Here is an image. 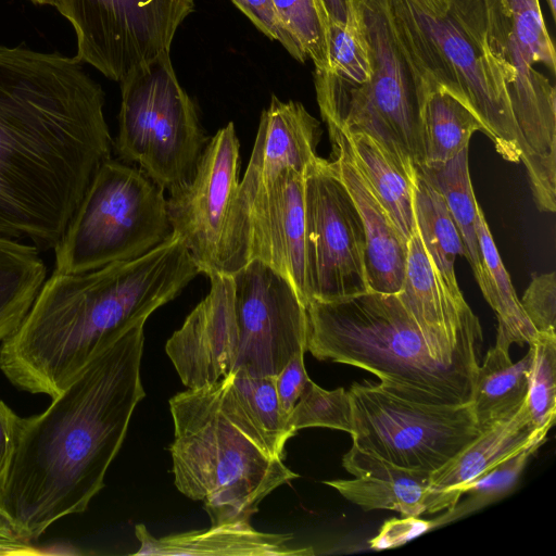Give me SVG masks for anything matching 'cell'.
<instances>
[{
    "label": "cell",
    "mask_w": 556,
    "mask_h": 556,
    "mask_svg": "<svg viewBox=\"0 0 556 556\" xmlns=\"http://www.w3.org/2000/svg\"><path fill=\"white\" fill-rule=\"evenodd\" d=\"M75 56L0 46V236L54 248L112 138Z\"/></svg>",
    "instance_id": "obj_1"
},
{
    "label": "cell",
    "mask_w": 556,
    "mask_h": 556,
    "mask_svg": "<svg viewBox=\"0 0 556 556\" xmlns=\"http://www.w3.org/2000/svg\"><path fill=\"white\" fill-rule=\"evenodd\" d=\"M146 320L101 346L41 414L21 418L0 506L29 541L87 509L146 393Z\"/></svg>",
    "instance_id": "obj_2"
},
{
    "label": "cell",
    "mask_w": 556,
    "mask_h": 556,
    "mask_svg": "<svg viewBox=\"0 0 556 556\" xmlns=\"http://www.w3.org/2000/svg\"><path fill=\"white\" fill-rule=\"evenodd\" d=\"M199 274L174 233L137 258L79 274L54 270L1 341L0 369L16 388L53 399L101 346L147 320Z\"/></svg>",
    "instance_id": "obj_3"
},
{
    "label": "cell",
    "mask_w": 556,
    "mask_h": 556,
    "mask_svg": "<svg viewBox=\"0 0 556 556\" xmlns=\"http://www.w3.org/2000/svg\"><path fill=\"white\" fill-rule=\"evenodd\" d=\"M306 351L365 369L406 400L472 402L479 346L453 345L419 327L397 293L368 290L306 306Z\"/></svg>",
    "instance_id": "obj_4"
},
{
    "label": "cell",
    "mask_w": 556,
    "mask_h": 556,
    "mask_svg": "<svg viewBox=\"0 0 556 556\" xmlns=\"http://www.w3.org/2000/svg\"><path fill=\"white\" fill-rule=\"evenodd\" d=\"M210 281L207 295L165 345L187 389L237 371L275 377L295 353L306 352V307L273 267L252 260Z\"/></svg>",
    "instance_id": "obj_5"
},
{
    "label": "cell",
    "mask_w": 556,
    "mask_h": 556,
    "mask_svg": "<svg viewBox=\"0 0 556 556\" xmlns=\"http://www.w3.org/2000/svg\"><path fill=\"white\" fill-rule=\"evenodd\" d=\"M394 35L426 92L470 109L503 159L521 156L502 68L489 46L484 0H386Z\"/></svg>",
    "instance_id": "obj_6"
},
{
    "label": "cell",
    "mask_w": 556,
    "mask_h": 556,
    "mask_svg": "<svg viewBox=\"0 0 556 556\" xmlns=\"http://www.w3.org/2000/svg\"><path fill=\"white\" fill-rule=\"evenodd\" d=\"M169 409L175 485L204 504L211 525L250 521L270 492L299 478L228 418L217 382L177 393Z\"/></svg>",
    "instance_id": "obj_7"
},
{
    "label": "cell",
    "mask_w": 556,
    "mask_h": 556,
    "mask_svg": "<svg viewBox=\"0 0 556 556\" xmlns=\"http://www.w3.org/2000/svg\"><path fill=\"white\" fill-rule=\"evenodd\" d=\"M489 46L506 84L533 200L556 208V56L540 0H484Z\"/></svg>",
    "instance_id": "obj_8"
},
{
    "label": "cell",
    "mask_w": 556,
    "mask_h": 556,
    "mask_svg": "<svg viewBox=\"0 0 556 556\" xmlns=\"http://www.w3.org/2000/svg\"><path fill=\"white\" fill-rule=\"evenodd\" d=\"M369 47L371 75L348 84L323 71L314 81L323 119L364 132L415 167L424 162L420 111L426 88L404 54L386 0H355Z\"/></svg>",
    "instance_id": "obj_9"
},
{
    "label": "cell",
    "mask_w": 556,
    "mask_h": 556,
    "mask_svg": "<svg viewBox=\"0 0 556 556\" xmlns=\"http://www.w3.org/2000/svg\"><path fill=\"white\" fill-rule=\"evenodd\" d=\"M172 235L164 190L139 167L109 159L53 248L54 270L79 274L137 258Z\"/></svg>",
    "instance_id": "obj_10"
},
{
    "label": "cell",
    "mask_w": 556,
    "mask_h": 556,
    "mask_svg": "<svg viewBox=\"0 0 556 556\" xmlns=\"http://www.w3.org/2000/svg\"><path fill=\"white\" fill-rule=\"evenodd\" d=\"M115 150L169 193L193 178L208 142L194 103L180 86L169 53L121 81Z\"/></svg>",
    "instance_id": "obj_11"
},
{
    "label": "cell",
    "mask_w": 556,
    "mask_h": 556,
    "mask_svg": "<svg viewBox=\"0 0 556 556\" xmlns=\"http://www.w3.org/2000/svg\"><path fill=\"white\" fill-rule=\"evenodd\" d=\"M239 148L230 122L208 139L191 181L167 199L173 233L208 278L232 276L250 262L249 218L239 195Z\"/></svg>",
    "instance_id": "obj_12"
},
{
    "label": "cell",
    "mask_w": 556,
    "mask_h": 556,
    "mask_svg": "<svg viewBox=\"0 0 556 556\" xmlns=\"http://www.w3.org/2000/svg\"><path fill=\"white\" fill-rule=\"evenodd\" d=\"M348 392L353 445L399 467L433 472L481 433L471 403L415 402L368 381Z\"/></svg>",
    "instance_id": "obj_13"
},
{
    "label": "cell",
    "mask_w": 556,
    "mask_h": 556,
    "mask_svg": "<svg viewBox=\"0 0 556 556\" xmlns=\"http://www.w3.org/2000/svg\"><path fill=\"white\" fill-rule=\"evenodd\" d=\"M76 34L75 58L122 81L170 52L176 31L194 11L193 0H58Z\"/></svg>",
    "instance_id": "obj_14"
},
{
    "label": "cell",
    "mask_w": 556,
    "mask_h": 556,
    "mask_svg": "<svg viewBox=\"0 0 556 556\" xmlns=\"http://www.w3.org/2000/svg\"><path fill=\"white\" fill-rule=\"evenodd\" d=\"M304 205L307 304L368 291L362 219L330 161L317 156L307 166Z\"/></svg>",
    "instance_id": "obj_15"
},
{
    "label": "cell",
    "mask_w": 556,
    "mask_h": 556,
    "mask_svg": "<svg viewBox=\"0 0 556 556\" xmlns=\"http://www.w3.org/2000/svg\"><path fill=\"white\" fill-rule=\"evenodd\" d=\"M250 261L282 275L306 307L304 174L282 169L248 205Z\"/></svg>",
    "instance_id": "obj_16"
},
{
    "label": "cell",
    "mask_w": 556,
    "mask_h": 556,
    "mask_svg": "<svg viewBox=\"0 0 556 556\" xmlns=\"http://www.w3.org/2000/svg\"><path fill=\"white\" fill-rule=\"evenodd\" d=\"M332 146L330 161L350 192L365 232V273L369 290L397 293L401 290L408 241L379 202L356 165L346 134L325 119Z\"/></svg>",
    "instance_id": "obj_17"
},
{
    "label": "cell",
    "mask_w": 556,
    "mask_h": 556,
    "mask_svg": "<svg viewBox=\"0 0 556 556\" xmlns=\"http://www.w3.org/2000/svg\"><path fill=\"white\" fill-rule=\"evenodd\" d=\"M319 137V122L302 103L271 97L268 108L262 112L250 162L240 180L239 195L247 213L257 189L282 169L305 173L318 156Z\"/></svg>",
    "instance_id": "obj_18"
},
{
    "label": "cell",
    "mask_w": 556,
    "mask_h": 556,
    "mask_svg": "<svg viewBox=\"0 0 556 556\" xmlns=\"http://www.w3.org/2000/svg\"><path fill=\"white\" fill-rule=\"evenodd\" d=\"M402 303L427 334L453 345L479 346L482 331L465 299L454 298L440 279L421 239L408 240Z\"/></svg>",
    "instance_id": "obj_19"
},
{
    "label": "cell",
    "mask_w": 556,
    "mask_h": 556,
    "mask_svg": "<svg viewBox=\"0 0 556 556\" xmlns=\"http://www.w3.org/2000/svg\"><path fill=\"white\" fill-rule=\"evenodd\" d=\"M547 433L535 430L523 403L513 416L482 431L447 464L431 472L426 513L453 507L467 483L523 448L543 444Z\"/></svg>",
    "instance_id": "obj_20"
},
{
    "label": "cell",
    "mask_w": 556,
    "mask_h": 556,
    "mask_svg": "<svg viewBox=\"0 0 556 556\" xmlns=\"http://www.w3.org/2000/svg\"><path fill=\"white\" fill-rule=\"evenodd\" d=\"M342 465L355 478L324 483L365 511L389 509L402 517L426 513L431 472L399 467L355 445L343 456Z\"/></svg>",
    "instance_id": "obj_21"
},
{
    "label": "cell",
    "mask_w": 556,
    "mask_h": 556,
    "mask_svg": "<svg viewBox=\"0 0 556 556\" xmlns=\"http://www.w3.org/2000/svg\"><path fill=\"white\" fill-rule=\"evenodd\" d=\"M140 547L132 555L153 556H309L312 547H292L290 533L254 529L250 521L211 525L207 529L152 535L144 525L135 527Z\"/></svg>",
    "instance_id": "obj_22"
},
{
    "label": "cell",
    "mask_w": 556,
    "mask_h": 556,
    "mask_svg": "<svg viewBox=\"0 0 556 556\" xmlns=\"http://www.w3.org/2000/svg\"><path fill=\"white\" fill-rule=\"evenodd\" d=\"M228 418L269 456L285 458V445L294 432L283 415L274 376L229 374L217 381Z\"/></svg>",
    "instance_id": "obj_23"
},
{
    "label": "cell",
    "mask_w": 556,
    "mask_h": 556,
    "mask_svg": "<svg viewBox=\"0 0 556 556\" xmlns=\"http://www.w3.org/2000/svg\"><path fill=\"white\" fill-rule=\"evenodd\" d=\"M344 132L361 173L408 241L416 232L413 205L416 167L364 132Z\"/></svg>",
    "instance_id": "obj_24"
},
{
    "label": "cell",
    "mask_w": 556,
    "mask_h": 556,
    "mask_svg": "<svg viewBox=\"0 0 556 556\" xmlns=\"http://www.w3.org/2000/svg\"><path fill=\"white\" fill-rule=\"evenodd\" d=\"M531 352L513 363L509 352L494 345L477 368L472 410L482 432L513 416L525 403Z\"/></svg>",
    "instance_id": "obj_25"
},
{
    "label": "cell",
    "mask_w": 556,
    "mask_h": 556,
    "mask_svg": "<svg viewBox=\"0 0 556 556\" xmlns=\"http://www.w3.org/2000/svg\"><path fill=\"white\" fill-rule=\"evenodd\" d=\"M478 240L481 253V268L476 279L496 314L498 348L509 352L513 343L522 346L536 336V330L527 317L520 300L503 265L481 207L478 211Z\"/></svg>",
    "instance_id": "obj_26"
},
{
    "label": "cell",
    "mask_w": 556,
    "mask_h": 556,
    "mask_svg": "<svg viewBox=\"0 0 556 556\" xmlns=\"http://www.w3.org/2000/svg\"><path fill=\"white\" fill-rule=\"evenodd\" d=\"M413 205L416 230L440 279L454 298L464 299L454 269L456 256H465L463 239L443 197L417 169Z\"/></svg>",
    "instance_id": "obj_27"
},
{
    "label": "cell",
    "mask_w": 556,
    "mask_h": 556,
    "mask_svg": "<svg viewBox=\"0 0 556 556\" xmlns=\"http://www.w3.org/2000/svg\"><path fill=\"white\" fill-rule=\"evenodd\" d=\"M46 275L37 247L0 236V341L23 321Z\"/></svg>",
    "instance_id": "obj_28"
},
{
    "label": "cell",
    "mask_w": 556,
    "mask_h": 556,
    "mask_svg": "<svg viewBox=\"0 0 556 556\" xmlns=\"http://www.w3.org/2000/svg\"><path fill=\"white\" fill-rule=\"evenodd\" d=\"M420 126L421 164L451 160L469 146L475 131L483 132V125L475 113L441 88L427 90L421 104Z\"/></svg>",
    "instance_id": "obj_29"
},
{
    "label": "cell",
    "mask_w": 556,
    "mask_h": 556,
    "mask_svg": "<svg viewBox=\"0 0 556 556\" xmlns=\"http://www.w3.org/2000/svg\"><path fill=\"white\" fill-rule=\"evenodd\" d=\"M469 146L443 163L420 164L416 169L440 192L459 230L465 257L477 276L481 268L478 211L468 165Z\"/></svg>",
    "instance_id": "obj_30"
},
{
    "label": "cell",
    "mask_w": 556,
    "mask_h": 556,
    "mask_svg": "<svg viewBox=\"0 0 556 556\" xmlns=\"http://www.w3.org/2000/svg\"><path fill=\"white\" fill-rule=\"evenodd\" d=\"M327 61L326 68L315 71L348 84H363L370 78L369 47L355 0H351L345 23L328 22Z\"/></svg>",
    "instance_id": "obj_31"
},
{
    "label": "cell",
    "mask_w": 556,
    "mask_h": 556,
    "mask_svg": "<svg viewBox=\"0 0 556 556\" xmlns=\"http://www.w3.org/2000/svg\"><path fill=\"white\" fill-rule=\"evenodd\" d=\"M541 443L530 445L509 456L460 490V497L446 513L432 521L433 528L455 521L496 502L516 485L526 464Z\"/></svg>",
    "instance_id": "obj_32"
},
{
    "label": "cell",
    "mask_w": 556,
    "mask_h": 556,
    "mask_svg": "<svg viewBox=\"0 0 556 556\" xmlns=\"http://www.w3.org/2000/svg\"><path fill=\"white\" fill-rule=\"evenodd\" d=\"M529 350L525 403L535 430L548 432L556 418V332H538Z\"/></svg>",
    "instance_id": "obj_33"
},
{
    "label": "cell",
    "mask_w": 556,
    "mask_h": 556,
    "mask_svg": "<svg viewBox=\"0 0 556 556\" xmlns=\"http://www.w3.org/2000/svg\"><path fill=\"white\" fill-rule=\"evenodd\" d=\"M288 425L296 432L303 428L323 427L352 433V406L343 388L326 390L308 381L288 417Z\"/></svg>",
    "instance_id": "obj_34"
},
{
    "label": "cell",
    "mask_w": 556,
    "mask_h": 556,
    "mask_svg": "<svg viewBox=\"0 0 556 556\" xmlns=\"http://www.w3.org/2000/svg\"><path fill=\"white\" fill-rule=\"evenodd\" d=\"M273 3L315 70L326 68L328 17L320 0H273Z\"/></svg>",
    "instance_id": "obj_35"
},
{
    "label": "cell",
    "mask_w": 556,
    "mask_h": 556,
    "mask_svg": "<svg viewBox=\"0 0 556 556\" xmlns=\"http://www.w3.org/2000/svg\"><path fill=\"white\" fill-rule=\"evenodd\" d=\"M520 303L536 332H556V277L554 271L534 276Z\"/></svg>",
    "instance_id": "obj_36"
},
{
    "label": "cell",
    "mask_w": 556,
    "mask_h": 556,
    "mask_svg": "<svg viewBox=\"0 0 556 556\" xmlns=\"http://www.w3.org/2000/svg\"><path fill=\"white\" fill-rule=\"evenodd\" d=\"M236 7L269 39L278 41L296 61L307 56L278 14L273 0H239Z\"/></svg>",
    "instance_id": "obj_37"
},
{
    "label": "cell",
    "mask_w": 556,
    "mask_h": 556,
    "mask_svg": "<svg viewBox=\"0 0 556 556\" xmlns=\"http://www.w3.org/2000/svg\"><path fill=\"white\" fill-rule=\"evenodd\" d=\"M304 351L295 353L275 376L278 401L287 420L311 380L304 366Z\"/></svg>",
    "instance_id": "obj_38"
},
{
    "label": "cell",
    "mask_w": 556,
    "mask_h": 556,
    "mask_svg": "<svg viewBox=\"0 0 556 556\" xmlns=\"http://www.w3.org/2000/svg\"><path fill=\"white\" fill-rule=\"evenodd\" d=\"M389 522L397 530L395 531L387 522L381 528L378 536L370 541L372 548H388L413 539L414 536L433 528L432 521L419 520L417 517H403V519H392Z\"/></svg>",
    "instance_id": "obj_39"
},
{
    "label": "cell",
    "mask_w": 556,
    "mask_h": 556,
    "mask_svg": "<svg viewBox=\"0 0 556 556\" xmlns=\"http://www.w3.org/2000/svg\"><path fill=\"white\" fill-rule=\"evenodd\" d=\"M20 419L21 417L0 400V493L14 456Z\"/></svg>",
    "instance_id": "obj_40"
},
{
    "label": "cell",
    "mask_w": 556,
    "mask_h": 556,
    "mask_svg": "<svg viewBox=\"0 0 556 556\" xmlns=\"http://www.w3.org/2000/svg\"><path fill=\"white\" fill-rule=\"evenodd\" d=\"M0 547L11 549L15 555H36L39 552L30 545L18 525L0 506Z\"/></svg>",
    "instance_id": "obj_41"
},
{
    "label": "cell",
    "mask_w": 556,
    "mask_h": 556,
    "mask_svg": "<svg viewBox=\"0 0 556 556\" xmlns=\"http://www.w3.org/2000/svg\"><path fill=\"white\" fill-rule=\"evenodd\" d=\"M320 2L328 17V22H346L350 12L351 0H320Z\"/></svg>",
    "instance_id": "obj_42"
},
{
    "label": "cell",
    "mask_w": 556,
    "mask_h": 556,
    "mask_svg": "<svg viewBox=\"0 0 556 556\" xmlns=\"http://www.w3.org/2000/svg\"><path fill=\"white\" fill-rule=\"evenodd\" d=\"M548 9L551 11L552 17L555 18L556 15V0H546Z\"/></svg>",
    "instance_id": "obj_43"
},
{
    "label": "cell",
    "mask_w": 556,
    "mask_h": 556,
    "mask_svg": "<svg viewBox=\"0 0 556 556\" xmlns=\"http://www.w3.org/2000/svg\"><path fill=\"white\" fill-rule=\"evenodd\" d=\"M30 1H33L36 4H50V5H53V7L58 2V0H30Z\"/></svg>",
    "instance_id": "obj_44"
},
{
    "label": "cell",
    "mask_w": 556,
    "mask_h": 556,
    "mask_svg": "<svg viewBox=\"0 0 556 556\" xmlns=\"http://www.w3.org/2000/svg\"><path fill=\"white\" fill-rule=\"evenodd\" d=\"M231 2L236 5L239 2V0H231Z\"/></svg>",
    "instance_id": "obj_45"
}]
</instances>
